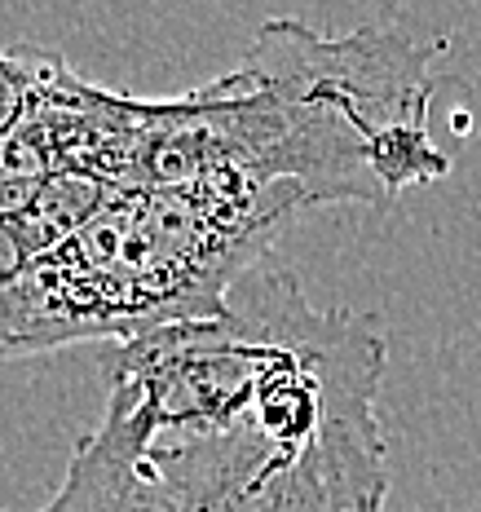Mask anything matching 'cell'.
Here are the masks:
<instances>
[{
    "label": "cell",
    "instance_id": "3",
    "mask_svg": "<svg viewBox=\"0 0 481 512\" xmlns=\"http://www.w3.org/2000/svg\"><path fill=\"white\" fill-rule=\"evenodd\" d=\"M309 208L296 190L248 181L124 186L93 221L27 270L9 309L5 358H36L84 340H137L208 323L274 239Z\"/></svg>",
    "mask_w": 481,
    "mask_h": 512
},
{
    "label": "cell",
    "instance_id": "5",
    "mask_svg": "<svg viewBox=\"0 0 481 512\" xmlns=\"http://www.w3.org/2000/svg\"><path fill=\"white\" fill-rule=\"evenodd\" d=\"M40 261L36 243L23 230L18 217H5L0 212V358H5V340H9V309H14V296L23 287L27 270Z\"/></svg>",
    "mask_w": 481,
    "mask_h": 512
},
{
    "label": "cell",
    "instance_id": "4",
    "mask_svg": "<svg viewBox=\"0 0 481 512\" xmlns=\"http://www.w3.org/2000/svg\"><path fill=\"white\" fill-rule=\"evenodd\" d=\"M27 512H208V508L155 464L151 446H146L142 411L124 389L111 384L102 420L71 451L62 486L53 490L49 504Z\"/></svg>",
    "mask_w": 481,
    "mask_h": 512
},
{
    "label": "cell",
    "instance_id": "1",
    "mask_svg": "<svg viewBox=\"0 0 481 512\" xmlns=\"http://www.w3.org/2000/svg\"><path fill=\"white\" fill-rule=\"evenodd\" d=\"M384 336L318 309L283 265H252L230 309L120 349L111 384L137 402L151 455L208 512H380Z\"/></svg>",
    "mask_w": 481,
    "mask_h": 512
},
{
    "label": "cell",
    "instance_id": "2",
    "mask_svg": "<svg viewBox=\"0 0 481 512\" xmlns=\"http://www.w3.org/2000/svg\"><path fill=\"white\" fill-rule=\"evenodd\" d=\"M442 45L402 31L345 36L274 18L226 76L186 98L146 102L124 186L248 181L314 204L384 208L451 173L429 102Z\"/></svg>",
    "mask_w": 481,
    "mask_h": 512
}]
</instances>
